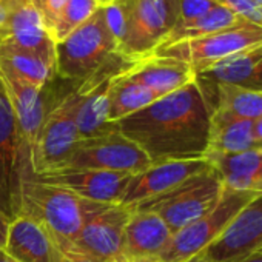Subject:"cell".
<instances>
[{
  "label": "cell",
  "mask_w": 262,
  "mask_h": 262,
  "mask_svg": "<svg viewBox=\"0 0 262 262\" xmlns=\"http://www.w3.org/2000/svg\"><path fill=\"white\" fill-rule=\"evenodd\" d=\"M214 111L213 85L199 79L116 122V128L136 142L151 162L204 158Z\"/></svg>",
  "instance_id": "1"
},
{
  "label": "cell",
  "mask_w": 262,
  "mask_h": 262,
  "mask_svg": "<svg viewBox=\"0 0 262 262\" xmlns=\"http://www.w3.org/2000/svg\"><path fill=\"white\" fill-rule=\"evenodd\" d=\"M111 204L83 199L68 190L25 179L22 214L39 222L51 237L74 241L91 214Z\"/></svg>",
  "instance_id": "2"
},
{
  "label": "cell",
  "mask_w": 262,
  "mask_h": 262,
  "mask_svg": "<svg viewBox=\"0 0 262 262\" xmlns=\"http://www.w3.org/2000/svg\"><path fill=\"white\" fill-rule=\"evenodd\" d=\"M105 8L100 7L83 25L56 43V73L63 79L85 80L119 57Z\"/></svg>",
  "instance_id": "3"
},
{
  "label": "cell",
  "mask_w": 262,
  "mask_h": 262,
  "mask_svg": "<svg viewBox=\"0 0 262 262\" xmlns=\"http://www.w3.org/2000/svg\"><path fill=\"white\" fill-rule=\"evenodd\" d=\"M123 16L119 54L129 60L151 56L181 20L179 0H116Z\"/></svg>",
  "instance_id": "4"
},
{
  "label": "cell",
  "mask_w": 262,
  "mask_h": 262,
  "mask_svg": "<svg viewBox=\"0 0 262 262\" xmlns=\"http://www.w3.org/2000/svg\"><path fill=\"white\" fill-rule=\"evenodd\" d=\"M31 176L24 136L0 77V213L10 222L22 214V185Z\"/></svg>",
  "instance_id": "5"
},
{
  "label": "cell",
  "mask_w": 262,
  "mask_h": 262,
  "mask_svg": "<svg viewBox=\"0 0 262 262\" xmlns=\"http://www.w3.org/2000/svg\"><path fill=\"white\" fill-rule=\"evenodd\" d=\"M224 190L225 185L222 178L210 167L171 191L142 202L135 208L156 213L164 219L168 228L176 233L207 214L219 202Z\"/></svg>",
  "instance_id": "6"
},
{
  "label": "cell",
  "mask_w": 262,
  "mask_h": 262,
  "mask_svg": "<svg viewBox=\"0 0 262 262\" xmlns=\"http://www.w3.org/2000/svg\"><path fill=\"white\" fill-rule=\"evenodd\" d=\"M256 193L234 191L225 187L219 202L204 216L173 233L168 245L159 254L162 262H185L202 253L230 225L234 216L254 198Z\"/></svg>",
  "instance_id": "7"
},
{
  "label": "cell",
  "mask_w": 262,
  "mask_h": 262,
  "mask_svg": "<svg viewBox=\"0 0 262 262\" xmlns=\"http://www.w3.org/2000/svg\"><path fill=\"white\" fill-rule=\"evenodd\" d=\"M150 165L148 155L113 123L103 133L80 139L65 167L138 174Z\"/></svg>",
  "instance_id": "8"
},
{
  "label": "cell",
  "mask_w": 262,
  "mask_h": 262,
  "mask_svg": "<svg viewBox=\"0 0 262 262\" xmlns=\"http://www.w3.org/2000/svg\"><path fill=\"white\" fill-rule=\"evenodd\" d=\"M262 42V28L250 22H241L236 27L191 39L168 47L158 48L153 56L170 57L185 62L196 74L205 71L211 65Z\"/></svg>",
  "instance_id": "9"
},
{
  "label": "cell",
  "mask_w": 262,
  "mask_h": 262,
  "mask_svg": "<svg viewBox=\"0 0 262 262\" xmlns=\"http://www.w3.org/2000/svg\"><path fill=\"white\" fill-rule=\"evenodd\" d=\"M79 141L80 136L73 116V99L70 93L50 111H45L31 161L33 176L63 168Z\"/></svg>",
  "instance_id": "10"
},
{
  "label": "cell",
  "mask_w": 262,
  "mask_h": 262,
  "mask_svg": "<svg viewBox=\"0 0 262 262\" xmlns=\"http://www.w3.org/2000/svg\"><path fill=\"white\" fill-rule=\"evenodd\" d=\"M210 168L205 158L168 159L151 162L150 167L133 174L120 199V205L135 208L136 205L162 196L179 187L190 178Z\"/></svg>",
  "instance_id": "11"
},
{
  "label": "cell",
  "mask_w": 262,
  "mask_h": 262,
  "mask_svg": "<svg viewBox=\"0 0 262 262\" xmlns=\"http://www.w3.org/2000/svg\"><path fill=\"white\" fill-rule=\"evenodd\" d=\"M133 174L103 171L93 168H59L50 173L36 174L33 179L40 184L68 190L83 199L99 204H120L126 185Z\"/></svg>",
  "instance_id": "12"
},
{
  "label": "cell",
  "mask_w": 262,
  "mask_h": 262,
  "mask_svg": "<svg viewBox=\"0 0 262 262\" xmlns=\"http://www.w3.org/2000/svg\"><path fill=\"white\" fill-rule=\"evenodd\" d=\"M262 248V194L254 196L202 253L214 262H241Z\"/></svg>",
  "instance_id": "13"
},
{
  "label": "cell",
  "mask_w": 262,
  "mask_h": 262,
  "mask_svg": "<svg viewBox=\"0 0 262 262\" xmlns=\"http://www.w3.org/2000/svg\"><path fill=\"white\" fill-rule=\"evenodd\" d=\"M8 24L0 42L33 53L56 73V42L31 0H8Z\"/></svg>",
  "instance_id": "14"
},
{
  "label": "cell",
  "mask_w": 262,
  "mask_h": 262,
  "mask_svg": "<svg viewBox=\"0 0 262 262\" xmlns=\"http://www.w3.org/2000/svg\"><path fill=\"white\" fill-rule=\"evenodd\" d=\"M131 211L133 210L120 204L105 205L88 217L73 242L82 251L110 262L122 254L125 225Z\"/></svg>",
  "instance_id": "15"
},
{
  "label": "cell",
  "mask_w": 262,
  "mask_h": 262,
  "mask_svg": "<svg viewBox=\"0 0 262 262\" xmlns=\"http://www.w3.org/2000/svg\"><path fill=\"white\" fill-rule=\"evenodd\" d=\"M0 77L4 80L13 111L17 117L19 128L27 148L28 162L31 167L37 136L47 111L42 97V88L22 79L5 65H0Z\"/></svg>",
  "instance_id": "16"
},
{
  "label": "cell",
  "mask_w": 262,
  "mask_h": 262,
  "mask_svg": "<svg viewBox=\"0 0 262 262\" xmlns=\"http://www.w3.org/2000/svg\"><path fill=\"white\" fill-rule=\"evenodd\" d=\"M125 76L150 88L159 97H164L196 79V73L185 62L153 54L129 67L125 71Z\"/></svg>",
  "instance_id": "17"
},
{
  "label": "cell",
  "mask_w": 262,
  "mask_h": 262,
  "mask_svg": "<svg viewBox=\"0 0 262 262\" xmlns=\"http://www.w3.org/2000/svg\"><path fill=\"white\" fill-rule=\"evenodd\" d=\"M123 233V256H159L168 245L173 231L161 216L148 210L131 208Z\"/></svg>",
  "instance_id": "18"
},
{
  "label": "cell",
  "mask_w": 262,
  "mask_h": 262,
  "mask_svg": "<svg viewBox=\"0 0 262 262\" xmlns=\"http://www.w3.org/2000/svg\"><path fill=\"white\" fill-rule=\"evenodd\" d=\"M196 76L210 83L236 85L262 91V42L211 65Z\"/></svg>",
  "instance_id": "19"
},
{
  "label": "cell",
  "mask_w": 262,
  "mask_h": 262,
  "mask_svg": "<svg viewBox=\"0 0 262 262\" xmlns=\"http://www.w3.org/2000/svg\"><path fill=\"white\" fill-rule=\"evenodd\" d=\"M4 250L19 262H53L50 233L25 214H20L10 224Z\"/></svg>",
  "instance_id": "20"
},
{
  "label": "cell",
  "mask_w": 262,
  "mask_h": 262,
  "mask_svg": "<svg viewBox=\"0 0 262 262\" xmlns=\"http://www.w3.org/2000/svg\"><path fill=\"white\" fill-rule=\"evenodd\" d=\"M262 147L253 133V120L237 119L221 111H213L207 151L241 153Z\"/></svg>",
  "instance_id": "21"
},
{
  "label": "cell",
  "mask_w": 262,
  "mask_h": 262,
  "mask_svg": "<svg viewBox=\"0 0 262 262\" xmlns=\"http://www.w3.org/2000/svg\"><path fill=\"white\" fill-rule=\"evenodd\" d=\"M161 99L150 88L133 82L125 76V71L117 74L110 88V108H108V122L116 123L129 114H133L155 100Z\"/></svg>",
  "instance_id": "22"
},
{
  "label": "cell",
  "mask_w": 262,
  "mask_h": 262,
  "mask_svg": "<svg viewBox=\"0 0 262 262\" xmlns=\"http://www.w3.org/2000/svg\"><path fill=\"white\" fill-rule=\"evenodd\" d=\"M211 85L214 90L216 111L225 113L237 119L253 120V122L262 116V91L248 90L236 85H225V83H211Z\"/></svg>",
  "instance_id": "23"
},
{
  "label": "cell",
  "mask_w": 262,
  "mask_h": 262,
  "mask_svg": "<svg viewBox=\"0 0 262 262\" xmlns=\"http://www.w3.org/2000/svg\"><path fill=\"white\" fill-rule=\"evenodd\" d=\"M241 22H245L242 19H239L237 16H234L233 13H230L228 10H225L224 7L216 5L211 11H208L205 16L187 22V24H179L167 37L165 40L161 43L159 48L162 47H168L182 40H191V39H198V37H204L231 27L239 25Z\"/></svg>",
  "instance_id": "24"
},
{
  "label": "cell",
  "mask_w": 262,
  "mask_h": 262,
  "mask_svg": "<svg viewBox=\"0 0 262 262\" xmlns=\"http://www.w3.org/2000/svg\"><path fill=\"white\" fill-rule=\"evenodd\" d=\"M0 65H5L39 88H43L54 74V71L33 53L2 42H0Z\"/></svg>",
  "instance_id": "25"
},
{
  "label": "cell",
  "mask_w": 262,
  "mask_h": 262,
  "mask_svg": "<svg viewBox=\"0 0 262 262\" xmlns=\"http://www.w3.org/2000/svg\"><path fill=\"white\" fill-rule=\"evenodd\" d=\"M204 158L222 179L228 176H262V147L241 153L207 151Z\"/></svg>",
  "instance_id": "26"
},
{
  "label": "cell",
  "mask_w": 262,
  "mask_h": 262,
  "mask_svg": "<svg viewBox=\"0 0 262 262\" xmlns=\"http://www.w3.org/2000/svg\"><path fill=\"white\" fill-rule=\"evenodd\" d=\"M99 8L100 5L96 0H68L51 31V37L54 39V42L57 43L70 36L74 30L83 25Z\"/></svg>",
  "instance_id": "27"
},
{
  "label": "cell",
  "mask_w": 262,
  "mask_h": 262,
  "mask_svg": "<svg viewBox=\"0 0 262 262\" xmlns=\"http://www.w3.org/2000/svg\"><path fill=\"white\" fill-rule=\"evenodd\" d=\"M219 7H224L239 19L262 28V8L256 0H213Z\"/></svg>",
  "instance_id": "28"
},
{
  "label": "cell",
  "mask_w": 262,
  "mask_h": 262,
  "mask_svg": "<svg viewBox=\"0 0 262 262\" xmlns=\"http://www.w3.org/2000/svg\"><path fill=\"white\" fill-rule=\"evenodd\" d=\"M53 241V262H105L85 251H82L73 241L54 239Z\"/></svg>",
  "instance_id": "29"
},
{
  "label": "cell",
  "mask_w": 262,
  "mask_h": 262,
  "mask_svg": "<svg viewBox=\"0 0 262 262\" xmlns=\"http://www.w3.org/2000/svg\"><path fill=\"white\" fill-rule=\"evenodd\" d=\"M67 2L68 0H31V4L34 5V8L40 14L42 22H43V25L50 34L56 25V20H57L60 11L67 5Z\"/></svg>",
  "instance_id": "30"
},
{
  "label": "cell",
  "mask_w": 262,
  "mask_h": 262,
  "mask_svg": "<svg viewBox=\"0 0 262 262\" xmlns=\"http://www.w3.org/2000/svg\"><path fill=\"white\" fill-rule=\"evenodd\" d=\"M216 7L213 0H179L181 20L179 24H187L205 16ZM178 24V25H179Z\"/></svg>",
  "instance_id": "31"
},
{
  "label": "cell",
  "mask_w": 262,
  "mask_h": 262,
  "mask_svg": "<svg viewBox=\"0 0 262 262\" xmlns=\"http://www.w3.org/2000/svg\"><path fill=\"white\" fill-rule=\"evenodd\" d=\"M110 262H162L159 256H144V257H131V256H117Z\"/></svg>",
  "instance_id": "32"
},
{
  "label": "cell",
  "mask_w": 262,
  "mask_h": 262,
  "mask_svg": "<svg viewBox=\"0 0 262 262\" xmlns=\"http://www.w3.org/2000/svg\"><path fill=\"white\" fill-rule=\"evenodd\" d=\"M8 16H10V4L8 0H0V37L5 33L7 24H8Z\"/></svg>",
  "instance_id": "33"
},
{
  "label": "cell",
  "mask_w": 262,
  "mask_h": 262,
  "mask_svg": "<svg viewBox=\"0 0 262 262\" xmlns=\"http://www.w3.org/2000/svg\"><path fill=\"white\" fill-rule=\"evenodd\" d=\"M10 221L0 213V248H5L7 237H8V230H10Z\"/></svg>",
  "instance_id": "34"
},
{
  "label": "cell",
  "mask_w": 262,
  "mask_h": 262,
  "mask_svg": "<svg viewBox=\"0 0 262 262\" xmlns=\"http://www.w3.org/2000/svg\"><path fill=\"white\" fill-rule=\"evenodd\" d=\"M253 133H254L256 141L262 145V116L253 122Z\"/></svg>",
  "instance_id": "35"
},
{
  "label": "cell",
  "mask_w": 262,
  "mask_h": 262,
  "mask_svg": "<svg viewBox=\"0 0 262 262\" xmlns=\"http://www.w3.org/2000/svg\"><path fill=\"white\" fill-rule=\"evenodd\" d=\"M185 262H214V260L208 259L204 253H199V254H196V256H193V257L187 259Z\"/></svg>",
  "instance_id": "36"
},
{
  "label": "cell",
  "mask_w": 262,
  "mask_h": 262,
  "mask_svg": "<svg viewBox=\"0 0 262 262\" xmlns=\"http://www.w3.org/2000/svg\"><path fill=\"white\" fill-rule=\"evenodd\" d=\"M241 262H262V251H256V253H253L251 256L245 257Z\"/></svg>",
  "instance_id": "37"
},
{
  "label": "cell",
  "mask_w": 262,
  "mask_h": 262,
  "mask_svg": "<svg viewBox=\"0 0 262 262\" xmlns=\"http://www.w3.org/2000/svg\"><path fill=\"white\" fill-rule=\"evenodd\" d=\"M0 262H19L14 257H11L4 248H0Z\"/></svg>",
  "instance_id": "38"
},
{
  "label": "cell",
  "mask_w": 262,
  "mask_h": 262,
  "mask_svg": "<svg viewBox=\"0 0 262 262\" xmlns=\"http://www.w3.org/2000/svg\"><path fill=\"white\" fill-rule=\"evenodd\" d=\"M96 2H97L100 7H106V5H110V4L116 2V0H96Z\"/></svg>",
  "instance_id": "39"
},
{
  "label": "cell",
  "mask_w": 262,
  "mask_h": 262,
  "mask_svg": "<svg viewBox=\"0 0 262 262\" xmlns=\"http://www.w3.org/2000/svg\"><path fill=\"white\" fill-rule=\"evenodd\" d=\"M256 2H257V4H259V7L262 8V0H256Z\"/></svg>",
  "instance_id": "40"
},
{
  "label": "cell",
  "mask_w": 262,
  "mask_h": 262,
  "mask_svg": "<svg viewBox=\"0 0 262 262\" xmlns=\"http://www.w3.org/2000/svg\"><path fill=\"white\" fill-rule=\"evenodd\" d=\"M257 251H262V248H260V250H257Z\"/></svg>",
  "instance_id": "41"
}]
</instances>
